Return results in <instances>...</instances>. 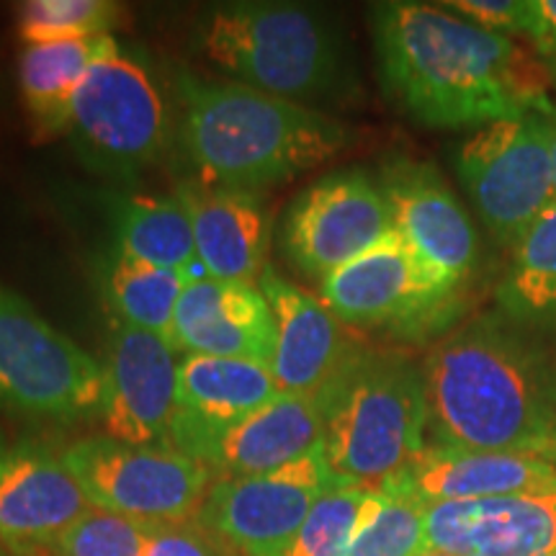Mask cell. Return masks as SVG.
Returning a JSON list of instances; mask_svg holds the SVG:
<instances>
[{"label": "cell", "instance_id": "5b68a950", "mask_svg": "<svg viewBox=\"0 0 556 556\" xmlns=\"http://www.w3.org/2000/svg\"><path fill=\"white\" fill-rule=\"evenodd\" d=\"M317 400L325 464L340 484L381 492L428 448L422 368L405 353L361 345Z\"/></svg>", "mask_w": 556, "mask_h": 556}, {"label": "cell", "instance_id": "7a4b0ae2", "mask_svg": "<svg viewBox=\"0 0 556 556\" xmlns=\"http://www.w3.org/2000/svg\"><path fill=\"white\" fill-rule=\"evenodd\" d=\"M422 368L428 446L556 462V397L536 353L492 317L433 345Z\"/></svg>", "mask_w": 556, "mask_h": 556}, {"label": "cell", "instance_id": "3957f363", "mask_svg": "<svg viewBox=\"0 0 556 556\" xmlns=\"http://www.w3.org/2000/svg\"><path fill=\"white\" fill-rule=\"evenodd\" d=\"M184 144L212 186L261 193L287 184L351 142V129L328 111L299 106L235 80L178 75Z\"/></svg>", "mask_w": 556, "mask_h": 556}, {"label": "cell", "instance_id": "d6986e66", "mask_svg": "<svg viewBox=\"0 0 556 556\" xmlns=\"http://www.w3.org/2000/svg\"><path fill=\"white\" fill-rule=\"evenodd\" d=\"M420 505L510 495H556V462L539 454L426 448L384 490Z\"/></svg>", "mask_w": 556, "mask_h": 556}, {"label": "cell", "instance_id": "7c38bea8", "mask_svg": "<svg viewBox=\"0 0 556 556\" xmlns=\"http://www.w3.org/2000/svg\"><path fill=\"white\" fill-rule=\"evenodd\" d=\"M394 229L379 180L338 170L315 180L291 201L281 222V250L299 274L319 283Z\"/></svg>", "mask_w": 556, "mask_h": 556}, {"label": "cell", "instance_id": "8992f818", "mask_svg": "<svg viewBox=\"0 0 556 556\" xmlns=\"http://www.w3.org/2000/svg\"><path fill=\"white\" fill-rule=\"evenodd\" d=\"M67 139L96 176L131 184L163 157L168 109L144 62L119 41L88 70L73 101Z\"/></svg>", "mask_w": 556, "mask_h": 556}, {"label": "cell", "instance_id": "4fadbf2b", "mask_svg": "<svg viewBox=\"0 0 556 556\" xmlns=\"http://www.w3.org/2000/svg\"><path fill=\"white\" fill-rule=\"evenodd\" d=\"M178 351L168 338L111 319L101 422L131 446H170L178 417Z\"/></svg>", "mask_w": 556, "mask_h": 556}, {"label": "cell", "instance_id": "8d00e7d4", "mask_svg": "<svg viewBox=\"0 0 556 556\" xmlns=\"http://www.w3.org/2000/svg\"><path fill=\"white\" fill-rule=\"evenodd\" d=\"M37 556H52L50 552H41V554H37Z\"/></svg>", "mask_w": 556, "mask_h": 556}, {"label": "cell", "instance_id": "cb8c5ba5", "mask_svg": "<svg viewBox=\"0 0 556 556\" xmlns=\"http://www.w3.org/2000/svg\"><path fill=\"white\" fill-rule=\"evenodd\" d=\"M109 214L119 253L150 266L180 270L191 281L206 278L197 255L191 219L176 197L111 193Z\"/></svg>", "mask_w": 556, "mask_h": 556}, {"label": "cell", "instance_id": "603a6c76", "mask_svg": "<svg viewBox=\"0 0 556 556\" xmlns=\"http://www.w3.org/2000/svg\"><path fill=\"white\" fill-rule=\"evenodd\" d=\"M114 41V37H88L26 45L18 58V88L39 142L67 135L75 96L88 70Z\"/></svg>", "mask_w": 556, "mask_h": 556}, {"label": "cell", "instance_id": "30bf717a", "mask_svg": "<svg viewBox=\"0 0 556 556\" xmlns=\"http://www.w3.org/2000/svg\"><path fill=\"white\" fill-rule=\"evenodd\" d=\"M323 304L345 328L426 332L448 317L456 289L441 281L397 229L319 283Z\"/></svg>", "mask_w": 556, "mask_h": 556}, {"label": "cell", "instance_id": "ac0fdd59", "mask_svg": "<svg viewBox=\"0 0 556 556\" xmlns=\"http://www.w3.org/2000/svg\"><path fill=\"white\" fill-rule=\"evenodd\" d=\"M258 287L276 323L270 374L281 392L319 394L343 371L356 343L345 325L309 291L299 289L268 266Z\"/></svg>", "mask_w": 556, "mask_h": 556}, {"label": "cell", "instance_id": "d4e9b609", "mask_svg": "<svg viewBox=\"0 0 556 556\" xmlns=\"http://www.w3.org/2000/svg\"><path fill=\"white\" fill-rule=\"evenodd\" d=\"M191 278L180 270L150 266L111 250L99 268L103 304L114 323L155 332L170 340L176 304Z\"/></svg>", "mask_w": 556, "mask_h": 556}, {"label": "cell", "instance_id": "9a60e30c", "mask_svg": "<svg viewBox=\"0 0 556 556\" xmlns=\"http://www.w3.org/2000/svg\"><path fill=\"white\" fill-rule=\"evenodd\" d=\"M90 503L54 451L37 438L0 435V544L13 556L50 552Z\"/></svg>", "mask_w": 556, "mask_h": 556}, {"label": "cell", "instance_id": "277c9868", "mask_svg": "<svg viewBox=\"0 0 556 556\" xmlns=\"http://www.w3.org/2000/svg\"><path fill=\"white\" fill-rule=\"evenodd\" d=\"M201 52L235 83L307 109L351 106L361 96L351 47L328 13L302 3H225L199 31Z\"/></svg>", "mask_w": 556, "mask_h": 556}, {"label": "cell", "instance_id": "6da1fadb", "mask_svg": "<svg viewBox=\"0 0 556 556\" xmlns=\"http://www.w3.org/2000/svg\"><path fill=\"white\" fill-rule=\"evenodd\" d=\"M374 47L387 99L422 127L462 129L554 114L552 70L516 39L443 5H374Z\"/></svg>", "mask_w": 556, "mask_h": 556}, {"label": "cell", "instance_id": "9c48e42d", "mask_svg": "<svg viewBox=\"0 0 556 556\" xmlns=\"http://www.w3.org/2000/svg\"><path fill=\"white\" fill-rule=\"evenodd\" d=\"M62 462L90 507L137 520H193L214 475L197 458L168 446H131L116 438L86 435L62 448Z\"/></svg>", "mask_w": 556, "mask_h": 556}, {"label": "cell", "instance_id": "ba28073f", "mask_svg": "<svg viewBox=\"0 0 556 556\" xmlns=\"http://www.w3.org/2000/svg\"><path fill=\"white\" fill-rule=\"evenodd\" d=\"M552 116L528 114L492 122L458 142L454 163L484 227L503 248L554 204Z\"/></svg>", "mask_w": 556, "mask_h": 556}, {"label": "cell", "instance_id": "5bb4252c", "mask_svg": "<svg viewBox=\"0 0 556 556\" xmlns=\"http://www.w3.org/2000/svg\"><path fill=\"white\" fill-rule=\"evenodd\" d=\"M381 191L394 229L451 289H462L479 258L477 229L441 170L426 160L392 155L381 165Z\"/></svg>", "mask_w": 556, "mask_h": 556}, {"label": "cell", "instance_id": "f35d334b", "mask_svg": "<svg viewBox=\"0 0 556 556\" xmlns=\"http://www.w3.org/2000/svg\"><path fill=\"white\" fill-rule=\"evenodd\" d=\"M554 556H556V554H554Z\"/></svg>", "mask_w": 556, "mask_h": 556}, {"label": "cell", "instance_id": "484cf974", "mask_svg": "<svg viewBox=\"0 0 556 556\" xmlns=\"http://www.w3.org/2000/svg\"><path fill=\"white\" fill-rule=\"evenodd\" d=\"M497 296L505 315L518 323H556V201L513 248Z\"/></svg>", "mask_w": 556, "mask_h": 556}, {"label": "cell", "instance_id": "7402d4cb", "mask_svg": "<svg viewBox=\"0 0 556 556\" xmlns=\"http://www.w3.org/2000/svg\"><path fill=\"white\" fill-rule=\"evenodd\" d=\"M278 394L281 389L266 364L186 353L178 364V417L173 433L232 426Z\"/></svg>", "mask_w": 556, "mask_h": 556}, {"label": "cell", "instance_id": "d590c367", "mask_svg": "<svg viewBox=\"0 0 556 556\" xmlns=\"http://www.w3.org/2000/svg\"><path fill=\"white\" fill-rule=\"evenodd\" d=\"M0 103H3V80H0Z\"/></svg>", "mask_w": 556, "mask_h": 556}, {"label": "cell", "instance_id": "52a82bcc", "mask_svg": "<svg viewBox=\"0 0 556 556\" xmlns=\"http://www.w3.org/2000/svg\"><path fill=\"white\" fill-rule=\"evenodd\" d=\"M101 405L99 361L0 281V415L73 426Z\"/></svg>", "mask_w": 556, "mask_h": 556}, {"label": "cell", "instance_id": "f1b7e54d", "mask_svg": "<svg viewBox=\"0 0 556 556\" xmlns=\"http://www.w3.org/2000/svg\"><path fill=\"white\" fill-rule=\"evenodd\" d=\"M426 552V505L384 492L379 510L361 528L348 556H422Z\"/></svg>", "mask_w": 556, "mask_h": 556}, {"label": "cell", "instance_id": "74e56055", "mask_svg": "<svg viewBox=\"0 0 556 556\" xmlns=\"http://www.w3.org/2000/svg\"><path fill=\"white\" fill-rule=\"evenodd\" d=\"M0 554H9V552H5V548H3V544H0Z\"/></svg>", "mask_w": 556, "mask_h": 556}, {"label": "cell", "instance_id": "d6a6232c", "mask_svg": "<svg viewBox=\"0 0 556 556\" xmlns=\"http://www.w3.org/2000/svg\"><path fill=\"white\" fill-rule=\"evenodd\" d=\"M541 13V37L533 47H536L539 58L552 62L548 70L556 67V0H539Z\"/></svg>", "mask_w": 556, "mask_h": 556}, {"label": "cell", "instance_id": "ffe728a7", "mask_svg": "<svg viewBox=\"0 0 556 556\" xmlns=\"http://www.w3.org/2000/svg\"><path fill=\"white\" fill-rule=\"evenodd\" d=\"M191 219L206 278L258 283L268 270L274 217L261 193L180 180L173 193Z\"/></svg>", "mask_w": 556, "mask_h": 556}, {"label": "cell", "instance_id": "2e32d148", "mask_svg": "<svg viewBox=\"0 0 556 556\" xmlns=\"http://www.w3.org/2000/svg\"><path fill=\"white\" fill-rule=\"evenodd\" d=\"M170 446L219 479L268 475L323 448V407L317 394L281 392L232 426L176 430Z\"/></svg>", "mask_w": 556, "mask_h": 556}, {"label": "cell", "instance_id": "f546056e", "mask_svg": "<svg viewBox=\"0 0 556 556\" xmlns=\"http://www.w3.org/2000/svg\"><path fill=\"white\" fill-rule=\"evenodd\" d=\"M144 523L90 507L50 548L52 556H142Z\"/></svg>", "mask_w": 556, "mask_h": 556}, {"label": "cell", "instance_id": "4316f807", "mask_svg": "<svg viewBox=\"0 0 556 556\" xmlns=\"http://www.w3.org/2000/svg\"><path fill=\"white\" fill-rule=\"evenodd\" d=\"M381 500L384 492L364 486H336L325 492L281 556H348Z\"/></svg>", "mask_w": 556, "mask_h": 556}, {"label": "cell", "instance_id": "44dd1931", "mask_svg": "<svg viewBox=\"0 0 556 556\" xmlns=\"http://www.w3.org/2000/svg\"><path fill=\"white\" fill-rule=\"evenodd\" d=\"M170 345L184 356L248 358L268 366L276 323L258 283L197 278L176 304Z\"/></svg>", "mask_w": 556, "mask_h": 556}, {"label": "cell", "instance_id": "83f0119b", "mask_svg": "<svg viewBox=\"0 0 556 556\" xmlns=\"http://www.w3.org/2000/svg\"><path fill=\"white\" fill-rule=\"evenodd\" d=\"M124 16L114 0H26L16 11V29L26 45L111 37Z\"/></svg>", "mask_w": 556, "mask_h": 556}, {"label": "cell", "instance_id": "1f68e13d", "mask_svg": "<svg viewBox=\"0 0 556 556\" xmlns=\"http://www.w3.org/2000/svg\"><path fill=\"white\" fill-rule=\"evenodd\" d=\"M142 556H242L199 518L144 526Z\"/></svg>", "mask_w": 556, "mask_h": 556}, {"label": "cell", "instance_id": "8fae6325", "mask_svg": "<svg viewBox=\"0 0 556 556\" xmlns=\"http://www.w3.org/2000/svg\"><path fill=\"white\" fill-rule=\"evenodd\" d=\"M340 484L323 448L258 477L214 479L199 523L242 556H281L325 492Z\"/></svg>", "mask_w": 556, "mask_h": 556}, {"label": "cell", "instance_id": "4dcf8cb0", "mask_svg": "<svg viewBox=\"0 0 556 556\" xmlns=\"http://www.w3.org/2000/svg\"><path fill=\"white\" fill-rule=\"evenodd\" d=\"M441 5L479 29L503 34L507 39L523 37L536 45L541 37L539 0H451Z\"/></svg>", "mask_w": 556, "mask_h": 556}, {"label": "cell", "instance_id": "e0dca14e", "mask_svg": "<svg viewBox=\"0 0 556 556\" xmlns=\"http://www.w3.org/2000/svg\"><path fill=\"white\" fill-rule=\"evenodd\" d=\"M426 546L458 556H554L556 495L428 505Z\"/></svg>", "mask_w": 556, "mask_h": 556}, {"label": "cell", "instance_id": "836d02e7", "mask_svg": "<svg viewBox=\"0 0 556 556\" xmlns=\"http://www.w3.org/2000/svg\"><path fill=\"white\" fill-rule=\"evenodd\" d=\"M552 157H554V199H556V109L552 116Z\"/></svg>", "mask_w": 556, "mask_h": 556}, {"label": "cell", "instance_id": "e575fe53", "mask_svg": "<svg viewBox=\"0 0 556 556\" xmlns=\"http://www.w3.org/2000/svg\"><path fill=\"white\" fill-rule=\"evenodd\" d=\"M422 556H458V554H443V552H426Z\"/></svg>", "mask_w": 556, "mask_h": 556}]
</instances>
